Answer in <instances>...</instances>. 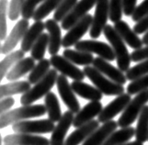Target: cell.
Masks as SVG:
<instances>
[{
	"label": "cell",
	"mask_w": 148,
	"mask_h": 145,
	"mask_svg": "<svg viewBox=\"0 0 148 145\" xmlns=\"http://www.w3.org/2000/svg\"><path fill=\"white\" fill-rule=\"evenodd\" d=\"M77 2L78 0H63L57 9L54 11L53 19L56 22H62L66 16L72 11Z\"/></svg>",
	"instance_id": "cell-35"
},
{
	"label": "cell",
	"mask_w": 148,
	"mask_h": 145,
	"mask_svg": "<svg viewBox=\"0 0 148 145\" xmlns=\"http://www.w3.org/2000/svg\"><path fill=\"white\" fill-rule=\"evenodd\" d=\"M57 70L51 69L47 75L42 79L37 84H35L27 93H25L20 97V103L22 106L32 105L35 101L39 100L40 98L46 96L51 92V89L56 84L58 78Z\"/></svg>",
	"instance_id": "cell-3"
},
{
	"label": "cell",
	"mask_w": 148,
	"mask_h": 145,
	"mask_svg": "<svg viewBox=\"0 0 148 145\" xmlns=\"http://www.w3.org/2000/svg\"><path fill=\"white\" fill-rule=\"evenodd\" d=\"M25 56V53L22 50L14 51L8 54L0 63V80H3L6 77L8 72L16 65L20 60H22Z\"/></svg>",
	"instance_id": "cell-29"
},
{
	"label": "cell",
	"mask_w": 148,
	"mask_h": 145,
	"mask_svg": "<svg viewBox=\"0 0 148 145\" xmlns=\"http://www.w3.org/2000/svg\"><path fill=\"white\" fill-rule=\"evenodd\" d=\"M47 113L45 105H29L15 108L0 116V128L4 129L13 124L28 120L29 118L44 116Z\"/></svg>",
	"instance_id": "cell-2"
},
{
	"label": "cell",
	"mask_w": 148,
	"mask_h": 145,
	"mask_svg": "<svg viewBox=\"0 0 148 145\" xmlns=\"http://www.w3.org/2000/svg\"><path fill=\"white\" fill-rule=\"evenodd\" d=\"M49 34L42 33V36L38 39V40L35 42L33 47L30 51V55L35 61H42L44 59V55L46 53L47 48H49Z\"/></svg>",
	"instance_id": "cell-34"
},
{
	"label": "cell",
	"mask_w": 148,
	"mask_h": 145,
	"mask_svg": "<svg viewBox=\"0 0 148 145\" xmlns=\"http://www.w3.org/2000/svg\"><path fill=\"white\" fill-rule=\"evenodd\" d=\"M44 103L45 107H46L48 118L53 121V123H57L62 118V109H61V106L59 100L56 95L53 92H50L44 96Z\"/></svg>",
	"instance_id": "cell-27"
},
{
	"label": "cell",
	"mask_w": 148,
	"mask_h": 145,
	"mask_svg": "<svg viewBox=\"0 0 148 145\" xmlns=\"http://www.w3.org/2000/svg\"><path fill=\"white\" fill-rule=\"evenodd\" d=\"M75 114L70 110H66L62 118L55 125V128L51 135V145H64L66 141V134L70 127L73 125Z\"/></svg>",
	"instance_id": "cell-15"
},
{
	"label": "cell",
	"mask_w": 148,
	"mask_h": 145,
	"mask_svg": "<svg viewBox=\"0 0 148 145\" xmlns=\"http://www.w3.org/2000/svg\"><path fill=\"white\" fill-rule=\"evenodd\" d=\"M51 64L53 67V69L57 70L66 77L73 79L74 81H83L86 77V75L82 70H80L75 64L71 63L69 60L64 58L61 55H53L50 58Z\"/></svg>",
	"instance_id": "cell-12"
},
{
	"label": "cell",
	"mask_w": 148,
	"mask_h": 145,
	"mask_svg": "<svg viewBox=\"0 0 148 145\" xmlns=\"http://www.w3.org/2000/svg\"><path fill=\"white\" fill-rule=\"evenodd\" d=\"M135 139L142 143L148 141V106H145L137 120Z\"/></svg>",
	"instance_id": "cell-31"
},
{
	"label": "cell",
	"mask_w": 148,
	"mask_h": 145,
	"mask_svg": "<svg viewBox=\"0 0 148 145\" xmlns=\"http://www.w3.org/2000/svg\"><path fill=\"white\" fill-rule=\"evenodd\" d=\"M63 0H45L43 3L40 5V7L36 9L33 15L34 21H40L43 18H46L48 15L56 10L59 7V5L62 3Z\"/></svg>",
	"instance_id": "cell-33"
},
{
	"label": "cell",
	"mask_w": 148,
	"mask_h": 145,
	"mask_svg": "<svg viewBox=\"0 0 148 145\" xmlns=\"http://www.w3.org/2000/svg\"><path fill=\"white\" fill-rule=\"evenodd\" d=\"M102 109L103 107L100 101H90L75 115L73 126L76 129L90 122L95 117H99Z\"/></svg>",
	"instance_id": "cell-16"
},
{
	"label": "cell",
	"mask_w": 148,
	"mask_h": 145,
	"mask_svg": "<svg viewBox=\"0 0 148 145\" xmlns=\"http://www.w3.org/2000/svg\"><path fill=\"white\" fill-rule=\"evenodd\" d=\"M148 14V0H144L138 7L136 8L132 18L134 22H138L140 19L145 17Z\"/></svg>",
	"instance_id": "cell-42"
},
{
	"label": "cell",
	"mask_w": 148,
	"mask_h": 145,
	"mask_svg": "<svg viewBox=\"0 0 148 145\" xmlns=\"http://www.w3.org/2000/svg\"><path fill=\"white\" fill-rule=\"evenodd\" d=\"M97 2L98 0H80L78 1L72 9V11L62 21V29L64 30H69L86 15H88V12L95 5H97Z\"/></svg>",
	"instance_id": "cell-14"
},
{
	"label": "cell",
	"mask_w": 148,
	"mask_h": 145,
	"mask_svg": "<svg viewBox=\"0 0 148 145\" xmlns=\"http://www.w3.org/2000/svg\"><path fill=\"white\" fill-rule=\"evenodd\" d=\"M123 1V13L127 17H132L136 9L137 0H122Z\"/></svg>",
	"instance_id": "cell-46"
},
{
	"label": "cell",
	"mask_w": 148,
	"mask_h": 145,
	"mask_svg": "<svg viewBox=\"0 0 148 145\" xmlns=\"http://www.w3.org/2000/svg\"><path fill=\"white\" fill-rule=\"evenodd\" d=\"M14 104H15V100L11 96L1 98V101H0V113H1V115L11 110L10 108L14 106Z\"/></svg>",
	"instance_id": "cell-45"
},
{
	"label": "cell",
	"mask_w": 148,
	"mask_h": 145,
	"mask_svg": "<svg viewBox=\"0 0 148 145\" xmlns=\"http://www.w3.org/2000/svg\"><path fill=\"white\" fill-rule=\"evenodd\" d=\"M93 67L99 71L102 75L109 77V79L113 81L119 85L126 84L127 77L126 75L123 74V72H121L119 68H116L112 64H110L108 61L100 58V57H97L93 62Z\"/></svg>",
	"instance_id": "cell-18"
},
{
	"label": "cell",
	"mask_w": 148,
	"mask_h": 145,
	"mask_svg": "<svg viewBox=\"0 0 148 145\" xmlns=\"http://www.w3.org/2000/svg\"><path fill=\"white\" fill-rule=\"evenodd\" d=\"M103 33L105 35L106 39L110 42L111 48L113 49V51L115 53L117 65L118 68L121 72H128L131 68V54L129 53L128 49H127L124 40L121 38V36L116 31L114 27L111 25H107Z\"/></svg>",
	"instance_id": "cell-1"
},
{
	"label": "cell",
	"mask_w": 148,
	"mask_h": 145,
	"mask_svg": "<svg viewBox=\"0 0 148 145\" xmlns=\"http://www.w3.org/2000/svg\"><path fill=\"white\" fill-rule=\"evenodd\" d=\"M142 40H143V43H144V45H146V46L148 45V31L145 33Z\"/></svg>",
	"instance_id": "cell-47"
},
{
	"label": "cell",
	"mask_w": 148,
	"mask_h": 145,
	"mask_svg": "<svg viewBox=\"0 0 148 145\" xmlns=\"http://www.w3.org/2000/svg\"><path fill=\"white\" fill-rule=\"evenodd\" d=\"M8 0H0V40H5L8 37L7 17H8Z\"/></svg>",
	"instance_id": "cell-36"
},
{
	"label": "cell",
	"mask_w": 148,
	"mask_h": 145,
	"mask_svg": "<svg viewBox=\"0 0 148 145\" xmlns=\"http://www.w3.org/2000/svg\"><path fill=\"white\" fill-rule=\"evenodd\" d=\"M92 21L93 17L90 14H88L82 19L79 20L75 26H73L68 30V32L64 36L62 43L63 47L65 49H68L71 46H75L78 41H80L81 38L91 28Z\"/></svg>",
	"instance_id": "cell-9"
},
{
	"label": "cell",
	"mask_w": 148,
	"mask_h": 145,
	"mask_svg": "<svg viewBox=\"0 0 148 145\" xmlns=\"http://www.w3.org/2000/svg\"><path fill=\"white\" fill-rule=\"evenodd\" d=\"M114 29L121 36V38L124 40V42L128 44L134 51L143 48V45H144L143 40L138 37V34H136L134 30L132 29L125 21L121 20V21L115 23Z\"/></svg>",
	"instance_id": "cell-22"
},
{
	"label": "cell",
	"mask_w": 148,
	"mask_h": 145,
	"mask_svg": "<svg viewBox=\"0 0 148 145\" xmlns=\"http://www.w3.org/2000/svg\"><path fill=\"white\" fill-rule=\"evenodd\" d=\"M132 100L130 94H122L118 96L115 99L110 101L105 107H103L101 113L99 115V123H106L110 120H113V118L120 113H122L124 109L129 105Z\"/></svg>",
	"instance_id": "cell-11"
},
{
	"label": "cell",
	"mask_w": 148,
	"mask_h": 145,
	"mask_svg": "<svg viewBox=\"0 0 148 145\" xmlns=\"http://www.w3.org/2000/svg\"><path fill=\"white\" fill-rule=\"evenodd\" d=\"M84 74L93 83V85L98 88L102 94L106 96H121L124 94L125 88L122 85L111 81L110 79L106 78L104 75H102L99 71L97 70L93 66H85Z\"/></svg>",
	"instance_id": "cell-4"
},
{
	"label": "cell",
	"mask_w": 148,
	"mask_h": 145,
	"mask_svg": "<svg viewBox=\"0 0 148 145\" xmlns=\"http://www.w3.org/2000/svg\"><path fill=\"white\" fill-rule=\"evenodd\" d=\"M134 30L136 34H143L148 31V14L140 19L138 22H136L134 27Z\"/></svg>",
	"instance_id": "cell-44"
},
{
	"label": "cell",
	"mask_w": 148,
	"mask_h": 145,
	"mask_svg": "<svg viewBox=\"0 0 148 145\" xmlns=\"http://www.w3.org/2000/svg\"><path fill=\"white\" fill-rule=\"evenodd\" d=\"M26 0H11L8 5V18L10 20H17L21 15L24 3Z\"/></svg>",
	"instance_id": "cell-40"
},
{
	"label": "cell",
	"mask_w": 148,
	"mask_h": 145,
	"mask_svg": "<svg viewBox=\"0 0 148 145\" xmlns=\"http://www.w3.org/2000/svg\"><path fill=\"white\" fill-rule=\"evenodd\" d=\"M145 75H148V59L141 62L140 64L134 65V67H131L130 70L126 72L127 80L131 82Z\"/></svg>",
	"instance_id": "cell-38"
},
{
	"label": "cell",
	"mask_w": 148,
	"mask_h": 145,
	"mask_svg": "<svg viewBox=\"0 0 148 145\" xmlns=\"http://www.w3.org/2000/svg\"><path fill=\"white\" fill-rule=\"evenodd\" d=\"M5 145H51L47 138L35 134L15 133L7 135L3 139Z\"/></svg>",
	"instance_id": "cell-17"
},
{
	"label": "cell",
	"mask_w": 148,
	"mask_h": 145,
	"mask_svg": "<svg viewBox=\"0 0 148 145\" xmlns=\"http://www.w3.org/2000/svg\"><path fill=\"white\" fill-rule=\"evenodd\" d=\"M99 128V121L93 120L79 128H76L70 135L66 138L64 145H80Z\"/></svg>",
	"instance_id": "cell-20"
},
{
	"label": "cell",
	"mask_w": 148,
	"mask_h": 145,
	"mask_svg": "<svg viewBox=\"0 0 148 145\" xmlns=\"http://www.w3.org/2000/svg\"><path fill=\"white\" fill-rule=\"evenodd\" d=\"M110 19L114 24L121 20L123 12V1L122 0H110Z\"/></svg>",
	"instance_id": "cell-39"
},
{
	"label": "cell",
	"mask_w": 148,
	"mask_h": 145,
	"mask_svg": "<svg viewBox=\"0 0 148 145\" xmlns=\"http://www.w3.org/2000/svg\"><path fill=\"white\" fill-rule=\"evenodd\" d=\"M117 128H118V122L114 120L102 124V126L96 129L82 143V145H103L111 135V133L117 131Z\"/></svg>",
	"instance_id": "cell-19"
},
{
	"label": "cell",
	"mask_w": 148,
	"mask_h": 145,
	"mask_svg": "<svg viewBox=\"0 0 148 145\" xmlns=\"http://www.w3.org/2000/svg\"><path fill=\"white\" fill-rule=\"evenodd\" d=\"M109 3L110 0H98V2H97L92 25H91L89 30V35L91 38H99L105 27L108 25L107 21H108V18L110 17Z\"/></svg>",
	"instance_id": "cell-8"
},
{
	"label": "cell",
	"mask_w": 148,
	"mask_h": 145,
	"mask_svg": "<svg viewBox=\"0 0 148 145\" xmlns=\"http://www.w3.org/2000/svg\"><path fill=\"white\" fill-rule=\"evenodd\" d=\"M51 65H52L51 62L48 59H43L40 61L29 75L28 81L30 83V85H35L42 79H43L51 70Z\"/></svg>",
	"instance_id": "cell-32"
},
{
	"label": "cell",
	"mask_w": 148,
	"mask_h": 145,
	"mask_svg": "<svg viewBox=\"0 0 148 145\" xmlns=\"http://www.w3.org/2000/svg\"><path fill=\"white\" fill-rule=\"evenodd\" d=\"M45 23V29L48 31L49 34V48L48 53L51 55H56L60 51L61 46L63 43L62 39V30L60 26L54 19H47Z\"/></svg>",
	"instance_id": "cell-21"
},
{
	"label": "cell",
	"mask_w": 148,
	"mask_h": 145,
	"mask_svg": "<svg viewBox=\"0 0 148 145\" xmlns=\"http://www.w3.org/2000/svg\"><path fill=\"white\" fill-rule=\"evenodd\" d=\"M148 102V89L145 90L139 94L135 95V97L132 99L129 105L124 109V111L121 113V117L118 120V126L122 128H128L134 123L136 120H138L140 114L146 106V103Z\"/></svg>",
	"instance_id": "cell-5"
},
{
	"label": "cell",
	"mask_w": 148,
	"mask_h": 145,
	"mask_svg": "<svg viewBox=\"0 0 148 145\" xmlns=\"http://www.w3.org/2000/svg\"><path fill=\"white\" fill-rule=\"evenodd\" d=\"M132 61L134 63H139L145 60L148 59V45L145 47H143L142 49L135 50L131 53Z\"/></svg>",
	"instance_id": "cell-43"
},
{
	"label": "cell",
	"mask_w": 148,
	"mask_h": 145,
	"mask_svg": "<svg viewBox=\"0 0 148 145\" xmlns=\"http://www.w3.org/2000/svg\"><path fill=\"white\" fill-rule=\"evenodd\" d=\"M30 88H32V85L29 81H13L8 84L0 85V96L1 98H4L18 94L23 95Z\"/></svg>",
	"instance_id": "cell-26"
},
{
	"label": "cell",
	"mask_w": 148,
	"mask_h": 145,
	"mask_svg": "<svg viewBox=\"0 0 148 145\" xmlns=\"http://www.w3.org/2000/svg\"><path fill=\"white\" fill-rule=\"evenodd\" d=\"M55 125L53 121L48 120H23L12 125V131L15 133L26 134H45L53 132Z\"/></svg>",
	"instance_id": "cell-6"
},
{
	"label": "cell",
	"mask_w": 148,
	"mask_h": 145,
	"mask_svg": "<svg viewBox=\"0 0 148 145\" xmlns=\"http://www.w3.org/2000/svg\"><path fill=\"white\" fill-rule=\"evenodd\" d=\"M71 86L76 95L89 101H99L103 96L96 86L90 85L83 81H74Z\"/></svg>",
	"instance_id": "cell-24"
},
{
	"label": "cell",
	"mask_w": 148,
	"mask_h": 145,
	"mask_svg": "<svg viewBox=\"0 0 148 145\" xmlns=\"http://www.w3.org/2000/svg\"><path fill=\"white\" fill-rule=\"evenodd\" d=\"M29 19L22 18L14 26V28L8 35L7 39L5 40L4 43L1 45V53L9 54L18 45L19 41H21L29 29Z\"/></svg>",
	"instance_id": "cell-13"
},
{
	"label": "cell",
	"mask_w": 148,
	"mask_h": 145,
	"mask_svg": "<svg viewBox=\"0 0 148 145\" xmlns=\"http://www.w3.org/2000/svg\"><path fill=\"white\" fill-rule=\"evenodd\" d=\"M56 86H57V90L61 98H62V101L67 107L68 110L73 112L74 114L78 113L81 109L80 103L76 98L75 93L74 92L72 86L69 84L67 77L63 75H59L57 81H56Z\"/></svg>",
	"instance_id": "cell-10"
},
{
	"label": "cell",
	"mask_w": 148,
	"mask_h": 145,
	"mask_svg": "<svg viewBox=\"0 0 148 145\" xmlns=\"http://www.w3.org/2000/svg\"><path fill=\"white\" fill-rule=\"evenodd\" d=\"M63 56L74 64L83 66H89L90 64H93L95 60L92 53L71 49H65L63 51Z\"/></svg>",
	"instance_id": "cell-28"
},
{
	"label": "cell",
	"mask_w": 148,
	"mask_h": 145,
	"mask_svg": "<svg viewBox=\"0 0 148 145\" xmlns=\"http://www.w3.org/2000/svg\"><path fill=\"white\" fill-rule=\"evenodd\" d=\"M45 29V23L40 21H35L32 26H30L29 29L27 30L23 40H21L20 44V50H22L25 53L30 51L33 47L35 42L38 40V39L43 33V30Z\"/></svg>",
	"instance_id": "cell-23"
},
{
	"label": "cell",
	"mask_w": 148,
	"mask_h": 145,
	"mask_svg": "<svg viewBox=\"0 0 148 145\" xmlns=\"http://www.w3.org/2000/svg\"><path fill=\"white\" fill-rule=\"evenodd\" d=\"M135 136V129L132 127L122 128L115 131L108 138L103 145H121L128 142L132 138Z\"/></svg>",
	"instance_id": "cell-30"
},
{
	"label": "cell",
	"mask_w": 148,
	"mask_h": 145,
	"mask_svg": "<svg viewBox=\"0 0 148 145\" xmlns=\"http://www.w3.org/2000/svg\"><path fill=\"white\" fill-rule=\"evenodd\" d=\"M35 60L32 57H25L20 60L13 68L8 72L6 78L7 80L13 82L18 81V79L21 78L22 76L27 75L29 72H32L35 67Z\"/></svg>",
	"instance_id": "cell-25"
},
{
	"label": "cell",
	"mask_w": 148,
	"mask_h": 145,
	"mask_svg": "<svg viewBox=\"0 0 148 145\" xmlns=\"http://www.w3.org/2000/svg\"><path fill=\"white\" fill-rule=\"evenodd\" d=\"M121 145H144V143H142L138 141H134V142H126L124 144H121Z\"/></svg>",
	"instance_id": "cell-48"
},
{
	"label": "cell",
	"mask_w": 148,
	"mask_h": 145,
	"mask_svg": "<svg viewBox=\"0 0 148 145\" xmlns=\"http://www.w3.org/2000/svg\"><path fill=\"white\" fill-rule=\"evenodd\" d=\"M148 89V75L141 76L132 81L127 86V93L130 95H137L139 93Z\"/></svg>",
	"instance_id": "cell-37"
},
{
	"label": "cell",
	"mask_w": 148,
	"mask_h": 145,
	"mask_svg": "<svg viewBox=\"0 0 148 145\" xmlns=\"http://www.w3.org/2000/svg\"><path fill=\"white\" fill-rule=\"evenodd\" d=\"M75 50L81 51H86L89 53H96L99 57L108 62L114 61L116 59L115 53L111 46L103 41H98L94 40H80L75 45Z\"/></svg>",
	"instance_id": "cell-7"
},
{
	"label": "cell",
	"mask_w": 148,
	"mask_h": 145,
	"mask_svg": "<svg viewBox=\"0 0 148 145\" xmlns=\"http://www.w3.org/2000/svg\"><path fill=\"white\" fill-rule=\"evenodd\" d=\"M45 0H26L21 12V16L25 19H29L33 18V15L37 9V6L42 4Z\"/></svg>",
	"instance_id": "cell-41"
}]
</instances>
